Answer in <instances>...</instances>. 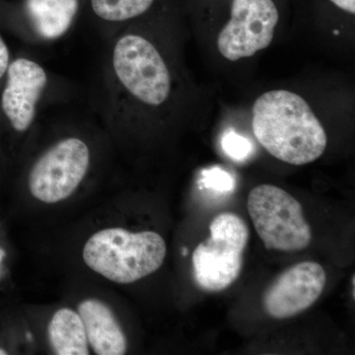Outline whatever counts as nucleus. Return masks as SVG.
Masks as SVG:
<instances>
[{
  "instance_id": "14",
  "label": "nucleus",
  "mask_w": 355,
  "mask_h": 355,
  "mask_svg": "<svg viewBox=\"0 0 355 355\" xmlns=\"http://www.w3.org/2000/svg\"><path fill=\"white\" fill-rule=\"evenodd\" d=\"M202 184L205 188L220 193H230L235 188V180L232 175L219 167L203 170Z\"/></svg>"
},
{
  "instance_id": "10",
  "label": "nucleus",
  "mask_w": 355,
  "mask_h": 355,
  "mask_svg": "<svg viewBox=\"0 0 355 355\" xmlns=\"http://www.w3.org/2000/svg\"><path fill=\"white\" fill-rule=\"evenodd\" d=\"M88 343L98 355H123L127 338L108 305L97 299H86L78 305Z\"/></svg>"
},
{
  "instance_id": "3",
  "label": "nucleus",
  "mask_w": 355,
  "mask_h": 355,
  "mask_svg": "<svg viewBox=\"0 0 355 355\" xmlns=\"http://www.w3.org/2000/svg\"><path fill=\"white\" fill-rule=\"evenodd\" d=\"M209 229V239L200 243L193 252V277L202 291L218 292L232 286L241 273L249 229L233 212L219 214Z\"/></svg>"
},
{
  "instance_id": "15",
  "label": "nucleus",
  "mask_w": 355,
  "mask_h": 355,
  "mask_svg": "<svg viewBox=\"0 0 355 355\" xmlns=\"http://www.w3.org/2000/svg\"><path fill=\"white\" fill-rule=\"evenodd\" d=\"M222 146L227 155L237 161L246 158L252 150L251 142L234 132L224 135Z\"/></svg>"
},
{
  "instance_id": "16",
  "label": "nucleus",
  "mask_w": 355,
  "mask_h": 355,
  "mask_svg": "<svg viewBox=\"0 0 355 355\" xmlns=\"http://www.w3.org/2000/svg\"><path fill=\"white\" fill-rule=\"evenodd\" d=\"M9 60H10V55H9L8 48H7L6 42L0 37V78L6 73L9 64H10Z\"/></svg>"
},
{
  "instance_id": "7",
  "label": "nucleus",
  "mask_w": 355,
  "mask_h": 355,
  "mask_svg": "<svg viewBox=\"0 0 355 355\" xmlns=\"http://www.w3.org/2000/svg\"><path fill=\"white\" fill-rule=\"evenodd\" d=\"M279 20L273 0H232L230 20L217 39L219 53L236 62L265 50L272 42Z\"/></svg>"
},
{
  "instance_id": "2",
  "label": "nucleus",
  "mask_w": 355,
  "mask_h": 355,
  "mask_svg": "<svg viewBox=\"0 0 355 355\" xmlns=\"http://www.w3.org/2000/svg\"><path fill=\"white\" fill-rule=\"evenodd\" d=\"M166 254V243L158 233L109 228L89 238L84 246L83 260L106 279L128 284L158 270Z\"/></svg>"
},
{
  "instance_id": "6",
  "label": "nucleus",
  "mask_w": 355,
  "mask_h": 355,
  "mask_svg": "<svg viewBox=\"0 0 355 355\" xmlns=\"http://www.w3.org/2000/svg\"><path fill=\"white\" fill-rule=\"evenodd\" d=\"M90 151L77 137L60 140L33 166L29 189L33 197L44 203L69 198L87 174Z\"/></svg>"
},
{
  "instance_id": "1",
  "label": "nucleus",
  "mask_w": 355,
  "mask_h": 355,
  "mask_svg": "<svg viewBox=\"0 0 355 355\" xmlns=\"http://www.w3.org/2000/svg\"><path fill=\"white\" fill-rule=\"evenodd\" d=\"M252 127L254 137L273 157L292 165L314 162L326 150L323 125L301 96L268 91L257 99Z\"/></svg>"
},
{
  "instance_id": "18",
  "label": "nucleus",
  "mask_w": 355,
  "mask_h": 355,
  "mask_svg": "<svg viewBox=\"0 0 355 355\" xmlns=\"http://www.w3.org/2000/svg\"><path fill=\"white\" fill-rule=\"evenodd\" d=\"M6 354H7V352H6V350L0 349V355H6Z\"/></svg>"
},
{
  "instance_id": "11",
  "label": "nucleus",
  "mask_w": 355,
  "mask_h": 355,
  "mask_svg": "<svg viewBox=\"0 0 355 355\" xmlns=\"http://www.w3.org/2000/svg\"><path fill=\"white\" fill-rule=\"evenodd\" d=\"M79 0H27L26 12L35 32L53 41L64 36L76 19Z\"/></svg>"
},
{
  "instance_id": "4",
  "label": "nucleus",
  "mask_w": 355,
  "mask_h": 355,
  "mask_svg": "<svg viewBox=\"0 0 355 355\" xmlns=\"http://www.w3.org/2000/svg\"><path fill=\"white\" fill-rule=\"evenodd\" d=\"M248 212L265 246L279 252L303 251L312 230L301 203L273 184L254 187L248 196Z\"/></svg>"
},
{
  "instance_id": "5",
  "label": "nucleus",
  "mask_w": 355,
  "mask_h": 355,
  "mask_svg": "<svg viewBox=\"0 0 355 355\" xmlns=\"http://www.w3.org/2000/svg\"><path fill=\"white\" fill-rule=\"evenodd\" d=\"M114 74L135 99L160 106L171 92V76L157 49L139 35L121 37L112 55Z\"/></svg>"
},
{
  "instance_id": "8",
  "label": "nucleus",
  "mask_w": 355,
  "mask_h": 355,
  "mask_svg": "<svg viewBox=\"0 0 355 355\" xmlns=\"http://www.w3.org/2000/svg\"><path fill=\"white\" fill-rule=\"evenodd\" d=\"M326 282V272L316 261H302L292 266L266 289L263 309L275 319L296 316L316 302Z\"/></svg>"
},
{
  "instance_id": "13",
  "label": "nucleus",
  "mask_w": 355,
  "mask_h": 355,
  "mask_svg": "<svg viewBox=\"0 0 355 355\" xmlns=\"http://www.w3.org/2000/svg\"><path fill=\"white\" fill-rule=\"evenodd\" d=\"M154 0H91L96 16L108 22H123L146 13Z\"/></svg>"
},
{
  "instance_id": "9",
  "label": "nucleus",
  "mask_w": 355,
  "mask_h": 355,
  "mask_svg": "<svg viewBox=\"0 0 355 355\" xmlns=\"http://www.w3.org/2000/svg\"><path fill=\"white\" fill-rule=\"evenodd\" d=\"M1 97V107L14 130L26 132L36 118L37 107L48 84L41 64L19 58L9 64Z\"/></svg>"
},
{
  "instance_id": "17",
  "label": "nucleus",
  "mask_w": 355,
  "mask_h": 355,
  "mask_svg": "<svg viewBox=\"0 0 355 355\" xmlns=\"http://www.w3.org/2000/svg\"><path fill=\"white\" fill-rule=\"evenodd\" d=\"M330 1L331 3L335 4L338 8L354 15L355 0H330Z\"/></svg>"
},
{
  "instance_id": "12",
  "label": "nucleus",
  "mask_w": 355,
  "mask_h": 355,
  "mask_svg": "<svg viewBox=\"0 0 355 355\" xmlns=\"http://www.w3.org/2000/svg\"><path fill=\"white\" fill-rule=\"evenodd\" d=\"M51 349L58 355H88V338L80 315L62 308L57 311L49 324Z\"/></svg>"
}]
</instances>
